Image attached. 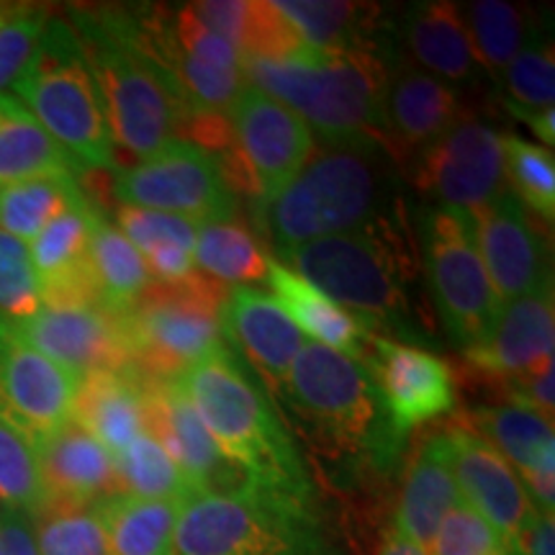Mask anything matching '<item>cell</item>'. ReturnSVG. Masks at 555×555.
Returning <instances> with one entry per match:
<instances>
[{"instance_id": "cell-1", "label": "cell", "mask_w": 555, "mask_h": 555, "mask_svg": "<svg viewBox=\"0 0 555 555\" xmlns=\"http://www.w3.org/2000/svg\"><path fill=\"white\" fill-rule=\"evenodd\" d=\"M69 26L101 93L114 144L139 159L168 144L185 108L150 50L137 5L75 9Z\"/></svg>"}, {"instance_id": "cell-2", "label": "cell", "mask_w": 555, "mask_h": 555, "mask_svg": "<svg viewBox=\"0 0 555 555\" xmlns=\"http://www.w3.org/2000/svg\"><path fill=\"white\" fill-rule=\"evenodd\" d=\"M393 50H314L281 60H245L249 86L288 106L327 147L380 144L388 150L384 95Z\"/></svg>"}, {"instance_id": "cell-3", "label": "cell", "mask_w": 555, "mask_h": 555, "mask_svg": "<svg viewBox=\"0 0 555 555\" xmlns=\"http://www.w3.org/2000/svg\"><path fill=\"white\" fill-rule=\"evenodd\" d=\"M224 457L249 483L317 502L307 463L245 363L221 345L178 376Z\"/></svg>"}, {"instance_id": "cell-4", "label": "cell", "mask_w": 555, "mask_h": 555, "mask_svg": "<svg viewBox=\"0 0 555 555\" xmlns=\"http://www.w3.org/2000/svg\"><path fill=\"white\" fill-rule=\"evenodd\" d=\"M281 397L311 440L332 457L388 470L404 450L406 435L393 427L365 358L307 343L294 360Z\"/></svg>"}, {"instance_id": "cell-5", "label": "cell", "mask_w": 555, "mask_h": 555, "mask_svg": "<svg viewBox=\"0 0 555 555\" xmlns=\"http://www.w3.org/2000/svg\"><path fill=\"white\" fill-rule=\"evenodd\" d=\"M393 185L391 159L380 144L327 147L262 204V221L278 249L360 232L388 217Z\"/></svg>"}, {"instance_id": "cell-6", "label": "cell", "mask_w": 555, "mask_h": 555, "mask_svg": "<svg viewBox=\"0 0 555 555\" xmlns=\"http://www.w3.org/2000/svg\"><path fill=\"white\" fill-rule=\"evenodd\" d=\"M176 555H347L317 502L245 483L180 506Z\"/></svg>"}, {"instance_id": "cell-7", "label": "cell", "mask_w": 555, "mask_h": 555, "mask_svg": "<svg viewBox=\"0 0 555 555\" xmlns=\"http://www.w3.org/2000/svg\"><path fill=\"white\" fill-rule=\"evenodd\" d=\"M13 90L82 172L119 170L101 93L67 21L50 16L37 52Z\"/></svg>"}, {"instance_id": "cell-8", "label": "cell", "mask_w": 555, "mask_h": 555, "mask_svg": "<svg viewBox=\"0 0 555 555\" xmlns=\"http://www.w3.org/2000/svg\"><path fill=\"white\" fill-rule=\"evenodd\" d=\"M278 258L339 307L363 319L367 330L380 324L397 332L412 330L404 291L409 258L386 219L360 232L278 249Z\"/></svg>"}, {"instance_id": "cell-9", "label": "cell", "mask_w": 555, "mask_h": 555, "mask_svg": "<svg viewBox=\"0 0 555 555\" xmlns=\"http://www.w3.org/2000/svg\"><path fill=\"white\" fill-rule=\"evenodd\" d=\"M227 291L204 273L178 283L152 281L121 314L129 365L147 378L168 380L219 350Z\"/></svg>"}, {"instance_id": "cell-10", "label": "cell", "mask_w": 555, "mask_h": 555, "mask_svg": "<svg viewBox=\"0 0 555 555\" xmlns=\"http://www.w3.org/2000/svg\"><path fill=\"white\" fill-rule=\"evenodd\" d=\"M422 255L437 314L448 335L468 350L486 337L502 307L478 255L474 219L433 208L422 219Z\"/></svg>"}, {"instance_id": "cell-11", "label": "cell", "mask_w": 555, "mask_h": 555, "mask_svg": "<svg viewBox=\"0 0 555 555\" xmlns=\"http://www.w3.org/2000/svg\"><path fill=\"white\" fill-rule=\"evenodd\" d=\"M119 206L178 214L198 224L234 221L237 196L229 191L214 155L176 137L131 168L116 170Z\"/></svg>"}, {"instance_id": "cell-12", "label": "cell", "mask_w": 555, "mask_h": 555, "mask_svg": "<svg viewBox=\"0 0 555 555\" xmlns=\"http://www.w3.org/2000/svg\"><path fill=\"white\" fill-rule=\"evenodd\" d=\"M504 180L502 134L468 116L422 150L416 163V183L440 204L437 208L468 219L506 189Z\"/></svg>"}, {"instance_id": "cell-13", "label": "cell", "mask_w": 555, "mask_h": 555, "mask_svg": "<svg viewBox=\"0 0 555 555\" xmlns=\"http://www.w3.org/2000/svg\"><path fill=\"white\" fill-rule=\"evenodd\" d=\"M227 119L237 152L258 183L260 204L275 198L314 155V134L304 119L249 82Z\"/></svg>"}, {"instance_id": "cell-14", "label": "cell", "mask_w": 555, "mask_h": 555, "mask_svg": "<svg viewBox=\"0 0 555 555\" xmlns=\"http://www.w3.org/2000/svg\"><path fill=\"white\" fill-rule=\"evenodd\" d=\"M142 378L147 404V435L163 446L193 494H229L249 483L247 476L224 457L178 378Z\"/></svg>"}, {"instance_id": "cell-15", "label": "cell", "mask_w": 555, "mask_h": 555, "mask_svg": "<svg viewBox=\"0 0 555 555\" xmlns=\"http://www.w3.org/2000/svg\"><path fill=\"white\" fill-rule=\"evenodd\" d=\"M78 380L0 322V420L31 446L73 420Z\"/></svg>"}, {"instance_id": "cell-16", "label": "cell", "mask_w": 555, "mask_h": 555, "mask_svg": "<svg viewBox=\"0 0 555 555\" xmlns=\"http://www.w3.org/2000/svg\"><path fill=\"white\" fill-rule=\"evenodd\" d=\"M474 240L499 304L553 286L543 234L509 189L474 219Z\"/></svg>"}, {"instance_id": "cell-17", "label": "cell", "mask_w": 555, "mask_h": 555, "mask_svg": "<svg viewBox=\"0 0 555 555\" xmlns=\"http://www.w3.org/2000/svg\"><path fill=\"white\" fill-rule=\"evenodd\" d=\"M365 345L371 350L365 363L376 376L388 416L401 435L453 412L455 378L446 360L373 332L365 337Z\"/></svg>"}, {"instance_id": "cell-18", "label": "cell", "mask_w": 555, "mask_h": 555, "mask_svg": "<svg viewBox=\"0 0 555 555\" xmlns=\"http://www.w3.org/2000/svg\"><path fill=\"white\" fill-rule=\"evenodd\" d=\"M9 327L75 378L129 365L121 317L103 307H41L34 317Z\"/></svg>"}, {"instance_id": "cell-19", "label": "cell", "mask_w": 555, "mask_h": 555, "mask_svg": "<svg viewBox=\"0 0 555 555\" xmlns=\"http://www.w3.org/2000/svg\"><path fill=\"white\" fill-rule=\"evenodd\" d=\"M446 435L461 499L494 527L506 545L515 547L517 538L538 515L515 468L466 425H450Z\"/></svg>"}, {"instance_id": "cell-20", "label": "cell", "mask_w": 555, "mask_h": 555, "mask_svg": "<svg viewBox=\"0 0 555 555\" xmlns=\"http://www.w3.org/2000/svg\"><path fill=\"white\" fill-rule=\"evenodd\" d=\"M553 286L502 304L481 343L468 347L466 358L486 378L506 380L553 365L555 350Z\"/></svg>"}, {"instance_id": "cell-21", "label": "cell", "mask_w": 555, "mask_h": 555, "mask_svg": "<svg viewBox=\"0 0 555 555\" xmlns=\"http://www.w3.org/2000/svg\"><path fill=\"white\" fill-rule=\"evenodd\" d=\"M463 119L455 88L393 54L384 95L386 142L391 155L422 152Z\"/></svg>"}, {"instance_id": "cell-22", "label": "cell", "mask_w": 555, "mask_h": 555, "mask_svg": "<svg viewBox=\"0 0 555 555\" xmlns=\"http://www.w3.org/2000/svg\"><path fill=\"white\" fill-rule=\"evenodd\" d=\"M90 211H93V204L86 196L80 204L52 219L29 242L41 307H101L88 255Z\"/></svg>"}, {"instance_id": "cell-23", "label": "cell", "mask_w": 555, "mask_h": 555, "mask_svg": "<svg viewBox=\"0 0 555 555\" xmlns=\"http://www.w3.org/2000/svg\"><path fill=\"white\" fill-rule=\"evenodd\" d=\"M221 324L234 350L253 363L255 371L266 378L270 391L281 393L307 339L286 317V311L278 307L275 298L258 288H229Z\"/></svg>"}, {"instance_id": "cell-24", "label": "cell", "mask_w": 555, "mask_h": 555, "mask_svg": "<svg viewBox=\"0 0 555 555\" xmlns=\"http://www.w3.org/2000/svg\"><path fill=\"white\" fill-rule=\"evenodd\" d=\"M401 57L446 86H474L486 75L461 9L448 0L406 5L399 16Z\"/></svg>"}, {"instance_id": "cell-25", "label": "cell", "mask_w": 555, "mask_h": 555, "mask_svg": "<svg viewBox=\"0 0 555 555\" xmlns=\"http://www.w3.org/2000/svg\"><path fill=\"white\" fill-rule=\"evenodd\" d=\"M47 502L99 504L121 494L114 457L75 420L34 442Z\"/></svg>"}, {"instance_id": "cell-26", "label": "cell", "mask_w": 555, "mask_h": 555, "mask_svg": "<svg viewBox=\"0 0 555 555\" xmlns=\"http://www.w3.org/2000/svg\"><path fill=\"white\" fill-rule=\"evenodd\" d=\"M457 502H461V491H457L453 466H450L448 435L446 429H437V433H429L409 457L393 530L427 553L437 527Z\"/></svg>"}, {"instance_id": "cell-27", "label": "cell", "mask_w": 555, "mask_h": 555, "mask_svg": "<svg viewBox=\"0 0 555 555\" xmlns=\"http://www.w3.org/2000/svg\"><path fill=\"white\" fill-rule=\"evenodd\" d=\"M73 420L88 429L111 457L124 453L147 433V404L142 378L131 365L119 371H95L78 380Z\"/></svg>"}, {"instance_id": "cell-28", "label": "cell", "mask_w": 555, "mask_h": 555, "mask_svg": "<svg viewBox=\"0 0 555 555\" xmlns=\"http://www.w3.org/2000/svg\"><path fill=\"white\" fill-rule=\"evenodd\" d=\"M266 281L273 288L275 304L286 311V317L304 335L314 337L317 345L345 352L352 358H365V337L371 330L360 317L352 314L324 296L307 278L278 260H268Z\"/></svg>"}, {"instance_id": "cell-29", "label": "cell", "mask_w": 555, "mask_h": 555, "mask_svg": "<svg viewBox=\"0 0 555 555\" xmlns=\"http://www.w3.org/2000/svg\"><path fill=\"white\" fill-rule=\"evenodd\" d=\"M275 9L291 21L298 37L314 50H391L380 29L378 5L337 3V0H275Z\"/></svg>"}, {"instance_id": "cell-30", "label": "cell", "mask_w": 555, "mask_h": 555, "mask_svg": "<svg viewBox=\"0 0 555 555\" xmlns=\"http://www.w3.org/2000/svg\"><path fill=\"white\" fill-rule=\"evenodd\" d=\"M80 172L16 95L0 93V189L34 178H78Z\"/></svg>"}, {"instance_id": "cell-31", "label": "cell", "mask_w": 555, "mask_h": 555, "mask_svg": "<svg viewBox=\"0 0 555 555\" xmlns=\"http://www.w3.org/2000/svg\"><path fill=\"white\" fill-rule=\"evenodd\" d=\"M483 437L515 474H555L553 422L517 404H486L468 412L463 422Z\"/></svg>"}, {"instance_id": "cell-32", "label": "cell", "mask_w": 555, "mask_h": 555, "mask_svg": "<svg viewBox=\"0 0 555 555\" xmlns=\"http://www.w3.org/2000/svg\"><path fill=\"white\" fill-rule=\"evenodd\" d=\"M95 506L108 555H176L180 504L114 494Z\"/></svg>"}, {"instance_id": "cell-33", "label": "cell", "mask_w": 555, "mask_h": 555, "mask_svg": "<svg viewBox=\"0 0 555 555\" xmlns=\"http://www.w3.org/2000/svg\"><path fill=\"white\" fill-rule=\"evenodd\" d=\"M90 268L99 286L101 307L111 314H127L131 304L144 294L152 278L139 249L93 206L90 211Z\"/></svg>"}, {"instance_id": "cell-34", "label": "cell", "mask_w": 555, "mask_h": 555, "mask_svg": "<svg viewBox=\"0 0 555 555\" xmlns=\"http://www.w3.org/2000/svg\"><path fill=\"white\" fill-rule=\"evenodd\" d=\"M461 16L476 57L491 78H502L509 62L538 34L530 13L504 0H476L461 9Z\"/></svg>"}, {"instance_id": "cell-35", "label": "cell", "mask_w": 555, "mask_h": 555, "mask_svg": "<svg viewBox=\"0 0 555 555\" xmlns=\"http://www.w3.org/2000/svg\"><path fill=\"white\" fill-rule=\"evenodd\" d=\"M86 198L78 178H34L0 189V229L29 242L62 211Z\"/></svg>"}, {"instance_id": "cell-36", "label": "cell", "mask_w": 555, "mask_h": 555, "mask_svg": "<svg viewBox=\"0 0 555 555\" xmlns=\"http://www.w3.org/2000/svg\"><path fill=\"white\" fill-rule=\"evenodd\" d=\"M193 260L204 275L219 283L266 281L268 258L255 245L253 234L237 221H211L201 224Z\"/></svg>"}, {"instance_id": "cell-37", "label": "cell", "mask_w": 555, "mask_h": 555, "mask_svg": "<svg viewBox=\"0 0 555 555\" xmlns=\"http://www.w3.org/2000/svg\"><path fill=\"white\" fill-rule=\"evenodd\" d=\"M119 491L147 502H172L183 506L193 496L191 486L185 483L170 455L155 437L144 433L131 446L114 457Z\"/></svg>"}, {"instance_id": "cell-38", "label": "cell", "mask_w": 555, "mask_h": 555, "mask_svg": "<svg viewBox=\"0 0 555 555\" xmlns=\"http://www.w3.org/2000/svg\"><path fill=\"white\" fill-rule=\"evenodd\" d=\"M31 522L39 555H108L95 504L47 502Z\"/></svg>"}, {"instance_id": "cell-39", "label": "cell", "mask_w": 555, "mask_h": 555, "mask_svg": "<svg viewBox=\"0 0 555 555\" xmlns=\"http://www.w3.org/2000/svg\"><path fill=\"white\" fill-rule=\"evenodd\" d=\"M504 178L519 204L532 208L540 219H555V159L543 144H532L515 134L502 137Z\"/></svg>"}, {"instance_id": "cell-40", "label": "cell", "mask_w": 555, "mask_h": 555, "mask_svg": "<svg viewBox=\"0 0 555 555\" xmlns=\"http://www.w3.org/2000/svg\"><path fill=\"white\" fill-rule=\"evenodd\" d=\"M504 103L525 111H551L555 103V54L547 34L538 31L504 69Z\"/></svg>"}, {"instance_id": "cell-41", "label": "cell", "mask_w": 555, "mask_h": 555, "mask_svg": "<svg viewBox=\"0 0 555 555\" xmlns=\"http://www.w3.org/2000/svg\"><path fill=\"white\" fill-rule=\"evenodd\" d=\"M0 504L37 515L47 504L37 453L18 429L0 420Z\"/></svg>"}, {"instance_id": "cell-42", "label": "cell", "mask_w": 555, "mask_h": 555, "mask_svg": "<svg viewBox=\"0 0 555 555\" xmlns=\"http://www.w3.org/2000/svg\"><path fill=\"white\" fill-rule=\"evenodd\" d=\"M39 309V281L29 245L0 229V322H24Z\"/></svg>"}, {"instance_id": "cell-43", "label": "cell", "mask_w": 555, "mask_h": 555, "mask_svg": "<svg viewBox=\"0 0 555 555\" xmlns=\"http://www.w3.org/2000/svg\"><path fill=\"white\" fill-rule=\"evenodd\" d=\"M50 13L34 5H9L0 18V93L16 86L37 52Z\"/></svg>"}, {"instance_id": "cell-44", "label": "cell", "mask_w": 555, "mask_h": 555, "mask_svg": "<svg viewBox=\"0 0 555 555\" xmlns=\"http://www.w3.org/2000/svg\"><path fill=\"white\" fill-rule=\"evenodd\" d=\"M116 224L119 232L131 245L144 255L152 247L159 245H178L185 249H196L201 224L193 219L178 217V214L152 211V208L119 206L116 208Z\"/></svg>"}, {"instance_id": "cell-45", "label": "cell", "mask_w": 555, "mask_h": 555, "mask_svg": "<svg viewBox=\"0 0 555 555\" xmlns=\"http://www.w3.org/2000/svg\"><path fill=\"white\" fill-rule=\"evenodd\" d=\"M506 547L494 527L461 499L437 527L427 555H496Z\"/></svg>"}, {"instance_id": "cell-46", "label": "cell", "mask_w": 555, "mask_h": 555, "mask_svg": "<svg viewBox=\"0 0 555 555\" xmlns=\"http://www.w3.org/2000/svg\"><path fill=\"white\" fill-rule=\"evenodd\" d=\"M165 16H168V26L172 37L180 44V50H185L193 57L211 62V65L227 67V69H240L242 73V52L232 41L221 37V34L211 31L208 26L201 24V21L193 16L191 5H168L165 9Z\"/></svg>"}, {"instance_id": "cell-47", "label": "cell", "mask_w": 555, "mask_h": 555, "mask_svg": "<svg viewBox=\"0 0 555 555\" xmlns=\"http://www.w3.org/2000/svg\"><path fill=\"white\" fill-rule=\"evenodd\" d=\"M553 378H555L553 365H547L538 373L506 378V380H499V384L504 386L506 397L515 401L517 406L530 409V412H538L540 416H545V420L553 422V412H555Z\"/></svg>"}, {"instance_id": "cell-48", "label": "cell", "mask_w": 555, "mask_h": 555, "mask_svg": "<svg viewBox=\"0 0 555 555\" xmlns=\"http://www.w3.org/2000/svg\"><path fill=\"white\" fill-rule=\"evenodd\" d=\"M0 555H39L31 515L0 504Z\"/></svg>"}, {"instance_id": "cell-49", "label": "cell", "mask_w": 555, "mask_h": 555, "mask_svg": "<svg viewBox=\"0 0 555 555\" xmlns=\"http://www.w3.org/2000/svg\"><path fill=\"white\" fill-rule=\"evenodd\" d=\"M147 262L150 278H155V283H178L183 278L196 273V260H193V249L178 247V245H159L152 247L142 255Z\"/></svg>"}, {"instance_id": "cell-50", "label": "cell", "mask_w": 555, "mask_h": 555, "mask_svg": "<svg viewBox=\"0 0 555 555\" xmlns=\"http://www.w3.org/2000/svg\"><path fill=\"white\" fill-rule=\"evenodd\" d=\"M515 551L522 555H555V522L553 517L538 515L530 519L522 535L517 538Z\"/></svg>"}, {"instance_id": "cell-51", "label": "cell", "mask_w": 555, "mask_h": 555, "mask_svg": "<svg viewBox=\"0 0 555 555\" xmlns=\"http://www.w3.org/2000/svg\"><path fill=\"white\" fill-rule=\"evenodd\" d=\"M506 111L519 121H525L527 127L532 129V134H538V139H543L547 147H553L555 142V111H525L512 106V103H504Z\"/></svg>"}, {"instance_id": "cell-52", "label": "cell", "mask_w": 555, "mask_h": 555, "mask_svg": "<svg viewBox=\"0 0 555 555\" xmlns=\"http://www.w3.org/2000/svg\"><path fill=\"white\" fill-rule=\"evenodd\" d=\"M378 555H427V553L422 551V547H416L412 540H406L401 532L391 530V532H386V540H384V545H380Z\"/></svg>"}, {"instance_id": "cell-53", "label": "cell", "mask_w": 555, "mask_h": 555, "mask_svg": "<svg viewBox=\"0 0 555 555\" xmlns=\"http://www.w3.org/2000/svg\"><path fill=\"white\" fill-rule=\"evenodd\" d=\"M496 555H522V553H517L515 547H506V551H502V553H496Z\"/></svg>"}, {"instance_id": "cell-54", "label": "cell", "mask_w": 555, "mask_h": 555, "mask_svg": "<svg viewBox=\"0 0 555 555\" xmlns=\"http://www.w3.org/2000/svg\"><path fill=\"white\" fill-rule=\"evenodd\" d=\"M5 9H9V3H0V18H3V13H5Z\"/></svg>"}]
</instances>
